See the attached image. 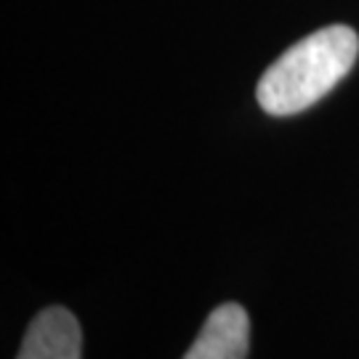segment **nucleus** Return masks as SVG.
I'll list each match as a JSON object with an SVG mask.
<instances>
[{"mask_svg": "<svg viewBox=\"0 0 359 359\" xmlns=\"http://www.w3.org/2000/svg\"><path fill=\"white\" fill-rule=\"evenodd\" d=\"M359 35L346 25H330L298 40L258 80V104L274 117L298 115L325 99L351 72Z\"/></svg>", "mask_w": 359, "mask_h": 359, "instance_id": "f257e3e1", "label": "nucleus"}, {"mask_svg": "<svg viewBox=\"0 0 359 359\" xmlns=\"http://www.w3.org/2000/svg\"><path fill=\"white\" fill-rule=\"evenodd\" d=\"M250 320L240 304H221L210 311L184 359H245Z\"/></svg>", "mask_w": 359, "mask_h": 359, "instance_id": "7ed1b4c3", "label": "nucleus"}, {"mask_svg": "<svg viewBox=\"0 0 359 359\" xmlns=\"http://www.w3.org/2000/svg\"><path fill=\"white\" fill-rule=\"evenodd\" d=\"M80 325L62 306L43 309L29 322L16 359H80Z\"/></svg>", "mask_w": 359, "mask_h": 359, "instance_id": "f03ea898", "label": "nucleus"}]
</instances>
